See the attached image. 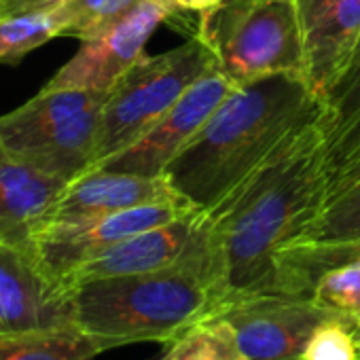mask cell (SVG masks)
<instances>
[{"label": "cell", "instance_id": "obj_29", "mask_svg": "<svg viewBox=\"0 0 360 360\" xmlns=\"http://www.w3.org/2000/svg\"><path fill=\"white\" fill-rule=\"evenodd\" d=\"M0 244H3V242H0Z\"/></svg>", "mask_w": 360, "mask_h": 360}, {"label": "cell", "instance_id": "obj_1", "mask_svg": "<svg viewBox=\"0 0 360 360\" xmlns=\"http://www.w3.org/2000/svg\"><path fill=\"white\" fill-rule=\"evenodd\" d=\"M328 146L322 117L271 150L248 176L202 214L210 280L221 307L269 292L278 255L305 238L328 200Z\"/></svg>", "mask_w": 360, "mask_h": 360}, {"label": "cell", "instance_id": "obj_15", "mask_svg": "<svg viewBox=\"0 0 360 360\" xmlns=\"http://www.w3.org/2000/svg\"><path fill=\"white\" fill-rule=\"evenodd\" d=\"M68 180L47 174L0 144V242L26 248L43 227Z\"/></svg>", "mask_w": 360, "mask_h": 360}, {"label": "cell", "instance_id": "obj_26", "mask_svg": "<svg viewBox=\"0 0 360 360\" xmlns=\"http://www.w3.org/2000/svg\"><path fill=\"white\" fill-rule=\"evenodd\" d=\"M58 3H62V0H0V20L45 9V7H53Z\"/></svg>", "mask_w": 360, "mask_h": 360}, {"label": "cell", "instance_id": "obj_5", "mask_svg": "<svg viewBox=\"0 0 360 360\" xmlns=\"http://www.w3.org/2000/svg\"><path fill=\"white\" fill-rule=\"evenodd\" d=\"M108 91L47 89L0 117V144L39 169L75 180L94 167Z\"/></svg>", "mask_w": 360, "mask_h": 360}, {"label": "cell", "instance_id": "obj_27", "mask_svg": "<svg viewBox=\"0 0 360 360\" xmlns=\"http://www.w3.org/2000/svg\"><path fill=\"white\" fill-rule=\"evenodd\" d=\"M172 7L178 11V13H183V11H193V13H206L214 7H219L223 0H169Z\"/></svg>", "mask_w": 360, "mask_h": 360}, {"label": "cell", "instance_id": "obj_25", "mask_svg": "<svg viewBox=\"0 0 360 360\" xmlns=\"http://www.w3.org/2000/svg\"><path fill=\"white\" fill-rule=\"evenodd\" d=\"M356 183H360V146L354 153H349L347 159L330 172V178H328V200L333 195L345 191L347 187L356 185Z\"/></svg>", "mask_w": 360, "mask_h": 360}, {"label": "cell", "instance_id": "obj_8", "mask_svg": "<svg viewBox=\"0 0 360 360\" xmlns=\"http://www.w3.org/2000/svg\"><path fill=\"white\" fill-rule=\"evenodd\" d=\"M212 316L225 320L246 360H301L316 328L341 318L314 297L278 292L238 297Z\"/></svg>", "mask_w": 360, "mask_h": 360}, {"label": "cell", "instance_id": "obj_6", "mask_svg": "<svg viewBox=\"0 0 360 360\" xmlns=\"http://www.w3.org/2000/svg\"><path fill=\"white\" fill-rule=\"evenodd\" d=\"M214 68L217 60L198 34L165 53H144L106 96L94 167L136 142L198 79Z\"/></svg>", "mask_w": 360, "mask_h": 360}, {"label": "cell", "instance_id": "obj_11", "mask_svg": "<svg viewBox=\"0 0 360 360\" xmlns=\"http://www.w3.org/2000/svg\"><path fill=\"white\" fill-rule=\"evenodd\" d=\"M75 326L66 290L56 286L26 248L0 244V337Z\"/></svg>", "mask_w": 360, "mask_h": 360}, {"label": "cell", "instance_id": "obj_19", "mask_svg": "<svg viewBox=\"0 0 360 360\" xmlns=\"http://www.w3.org/2000/svg\"><path fill=\"white\" fill-rule=\"evenodd\" d=\"M70 26L64 3L0 20V64L15 66L34 49L66 37Z\"/></svg>", "mask_w": 360, "mask_h": 360}, {"label": "cell", "instance_id": "obj_12", "mask_svg": "<svg viewBox=\"0 0 360 360\" xmlns=\"http://www.w3.org/2000/svg\"><path fill=\"white\" fill-rule=\"evenodd\" d=\"M305 81L324 102L360 39V0H297Z\"/></svg>", "mask_w": 360, "mask_h": 360}, {"label": "cell", "instance_id": "obj_22", "mask_svg": "<svg viewBox=\"0 0 360 360\" xmlns=\"http://www.w3.org/2000/svg\"><path fill=\"white\" fill-rule=\"evenodd\" d=\"M62 3L70 18L66 37L87 41L119 22L144 0H62ZM161 3L172 5L169 0H161Z\"/></svg>", "mask_w": 360, "mask_h": 360}, {"label": "cell", "instance_id": "obj_4", "mask_svg": "<svg viewBox=\"0 0 360 360\" xmlns=\"http://www.w3.org/2000/svg\"><path fill=\"white\" fill-rule=\"evenodd\" d=\"M195 34L236 87L276 75L305 79L297 0H223L200 15Z\"/></svg>", "mask_w": 360, "mask_h": 360}, {"label": "cell", "instance_id": "obj_24", "mask_svg": "<svg viewBox=\"0 0 360 360\" xmlns=\"http://www.w3.org/2000/svg\"><path fill=\"white\" fill-rule=\"evenodd\" d=\"M301 360H360L354 324L343 318L322 322L309 337Z\"/></svg>", "mask_w": 360, "mask_h": 360}, {"label": "cell", "instance_id": "obj_3", "mask_svg": "<svg viewBox=\"0 0 360 360\" xmlns=\"http://www.w3.org/2000/svg\"><path fill=\"white\" fill-rule=\"evenodd\" d=\"M204 214V212H202ZM72 324L104 349L129 343H172L221 309L208 276L202 221L189 255L165 269L91 280L66 288Z\"/></svg>", "mask_w": 360, "mask_h": 360}, {"label": "cell", "instance_id": "obj_20", "mask_svg": "<svg viewBox=\"0 0 360 360\" xmlns=\"http://www.w3.org/2000/svg\"><path fill=\"white\" fill-rule=\"evenodd\" d=\"M159 360H246L231 328L219 316H208L172 343Z\"/></svg>", "mask_w": 360, "mask_h": 360}, {"label": "cell", "instance_id": "obj_28", "mask_svg": "<svg viewBox=\"0 0 360 360\" xmlns=\"http://www.w3.org/2000/svg\"><path fill=\"white\" fill-rule=\"evenodd\" d=\"M354 335H356V339H358V345H360V324L356 326V330H354Z\"/></svg>", "mask_w": 360, "mask_h": 360}, {"label": "cell", "instance_id": "obj_10", "mask_svg": "<svg viewBox=\"0 0 360 360\" xmlns=\"http://www.w3.org/2000/svg\"><path fill=\"white\" fill-rule=\"evenodd\" d=\"M233 87L236 85L219 68L210 70L198 79L183 94V98L136 142L96 167L140 176H163L167 165L198 136L219 104L233 91Z\"/></svg>", "mask_w": 360, "mask_h": 360}, {"label": "cell", "instance_id": "obj_7", "mask_svg": "<svg viewBox=\"0 0 360 360\" xmlns=\"http://www.w3.org/2000/svg\"><path fill=\"white\" fill-rule=\"evenodd\" d=\"M202 208L191 202H163L146 204L96 219L83 221H51L34 231L26 250L39 269L62 288L64 280L85 261L98 257L106 248L142 233L146 229L167 225L180 217L198 212Z\"/></svg>", "mask_w": 360, "mask_h": 360}, {"label": "cell", "instance_id": "obj_14", "mask_svg": "<svg viewBox=\"0 0 360 360\" xmlns=\"http://www.w3.org/2000/svg\"><path fill=\"white\" fill-rule=\"evenodd\" d=\"M163 202H189L174 189L165 174L140 176L129 172L91 167L66 185L47 223L96 219Z\"/></svg>", "mask_w": 360, "mask_h": 360}, {"label": "cell", "instance_id": "obj_21", "mask_svg": "<svg viewBox=\"0 0 360 360\" xmlns=\"http://www.w3.org/2000/svg\"><path fill=\"white\" fill-rule=\"evenodd\" d=\"M360 238V183L333 195L309 231L299 242H328Z\"/></svg>", "mask_w": 360, "mask_h": 360}, {"label": "cell", "instance_id": "obj_23", "mask_svg": "<svg viewBox=\"0 0 360 360\" xmlns=\"http://www.w3.org/2000/svg\"><path fill=\"white\" fill-rule=\"evenodd\" d=\"M322 307L356 326L360 324V263L324 274L311 295Z\"/></svg>", "mask_w": 360, "mask_h": 360}, {"label": "cell", "instance_id": "obj_17", "mask_svg": "<svg viewBox=\"0 0 360 360\" xmlns=\"http://www.w3.org/2000/svg\"><path fill=\"white\" fill-rule=\"evenodd\" d=\"M322 127L333 172L360 146V39L341 79L324 100Z\"/></svg>", "mask_w": 360, "mask_h": 360}, {"label": "cell", "instance_id": "obj_30", "mask_svg": "<svg viewBox=\"0 0 360 360\" xmlns=\"http://www.w3.org/2000/svg\"><path fill=\"white\" fill-rule=\"evenodd\" d=\"M157 360H159V358H157Z\"/></svg>", "mask_w": 360, "mask_h": 360}, {"label": "cell", "instance_id": "obj_2", "mask_svg": "<svg viewBox=\"0 0 360 360\" xmlns=\"http://www.w3.org/2000/svg\"><path fill=\"white\" fill-rule=\"evenodd\" d=\"M322 115L324 102L299 75L233 87L165 176L185 200L210 210L286 136Z\"/></svg>", "mask_w": 360, "mask_h": 360}, {"label": "cell", "instance_id": "obj_16", "mask_svg": "<svg viewBox=\"0 0 360 360\" xmlns=\"http://www.w3.org/2000/svg\"><path fill=\"white\" fill-rule=\"evenodd\" d=\"M360 263V238L328 242H295L276 259L269 292L311 297L318 280L339 267Z\"/></svg>", "mask_w": 360, "mask_h": 360}, {"label": "cell", "instance_id": "obj_9", "mask_svg": "<svg viewBox=\"0 0 360 360\" xmlns=\"http://www.w3.org/2000/svg\"><path fill=\"white\" fill-rule=\"evenodd\" d=\"M178 11L161 0H144L104 32L81 41L79 51L45 83L47 89L110 91L144 56L153 32Z\"/></svg>", "mask_w": 360, "mask_h": 360}, {"label": "cell", "instance_id": "obj_13", "mask_svg": "<svg viewBox=\"0 0 360 360\" xmlns=\"http://www.w3.org/2000/svg\"><path fill=\"white\" fill-rule=\"evenodd\" d=\"M202 212H191L180 217L167 225H159L136 233L98 257L79 265L62 284V290L104 278H119V276H136V274H150L165 267H172L183 261L198 236Z\"/></svg>", "mask_w": 360, "mask_h": 360}, {"label": "cell", "instance_id": "obj_18", "mask_svg": "<svg viewBox=\"0 0 360 360\" xmlns=\"http://www.w3.org/2000/svg\"><path fill=\"white\" fill-rule=\"evenodd\" d=\"M104 345L77 326L0 337V360H96Z\"/></svg>", "mask_w": 360, "mask_h": 360}]
</instances>
